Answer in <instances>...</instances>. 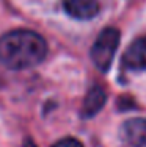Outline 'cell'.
I'll list each match as a JSON object with an SVG mask.
<instances>
[{
  "instance_id": "obj_1",
  "label": "cell",
  "mask_w": 146,
  "mask_h": 147,
  "mask_svg": "<svg viewBox=\"0 0 146 147\" xmlns=\"http://www.w3.org/2000/svg\"><path fill=\"white\" fill-rule=\"evenodd\" d=\"M47 55V44L32 30H13L0 38V63L13 71L39 64Z\"/></svg>"
},
{
  "instance_id": "obj_2",
  "label": "cell",
  "mask_w": 146,
  "mask_h": 147,
  "mask_svg": "<svg viewBox=\"0 0 146 147\" xmlns=\"http://www.w3.org/2000/svg\"><path fill=\"white\" fill-rule=\"evenodd\" d=\"M120 45V31L116 28H105L99 33L91 47V61L99 71L107 72Z\"/></svg>"
},
{
  "instance_id": "obj_3",
  "label": "cell",
  "mask_w": 146,
  "mask_h": 147,
  "mask_svg": "<svg viewBox=\"0 0 146 147\" xmlns=\"http://www.w3.org/2000/svg\"><path fill=\"white\" fill-rule=\"evenodd\" d=\"M63 8L74 19L88 20L97 16L99 2L97 0H63Z\"/></svg>"
},
{
  "instance_id": "obj_4",
  "label": "cell",
  "mask_w": 146,
  "mask_h": 147,
  "mask_svg": "<svg viewBox=\"0 0 146 147\" xmlns=\"http://www.w3.org/2000/svg\"><path fill=\"white\" fill-rule=\"evenodd\" d=\"M124 66L134 71H146V36L138 38L127 47L123 57Z\"/></svg>"
},
{
  "instance_id": "obj_5",
  "label": "cell",
  "mask_w": 146,
  "mask_h": 147,
  "mask_svg": "<svg viewBox=\"0 0 146 147\" xmlns=\"http://www.w3.org/2000/svg\"><path fill=\"white\" fill-rule=\"evenodd\" d=\"M123 136L130 146L146 147V117L127 121L123 127Z\"/></svg>"
},
{
  "instance_id": "obj_6",
  "label": "cell",
  "mask_w": 146,
  "mask_h": 147,
  "mask_svg": "<svg viewBox=\"0 0 146 147\" xmlns=\"http://www.w3.org/2000/svg\"><path fill=\"white\" fill-rule=\"evenodd\" d=\"M107 102V94L101 86H93L91 89L88 91L85 100H83V107H82V114L85 117H91L97 114L102 107Z\"/></svg>"
},
{
  "instance_id": "obj_7",
  "label": "cell",
  "mask_w": 146,
  "mask_h": 147,
  "mask_svg": "<svg viewBox=\"0 0 146 147\" xmlns=\"http://www.w3.org/2000/svg\"><path fill=\"white\" fill-rule=\"evenodd\" d=\"M52 147H83L80 141H77L75 138H63L60 141H57Z\"/></svg>"
},
{
  "instance_id": "obj_8",
  "label": "cell",
  "mask_w": 146,
  "mask_h": 147,
  "mask_svg": "<svg viewBox=\"0 0 146 147\" xmlns=\"http://www.w3.org/2000/svg\"><path fill=\"white\" fill-rule=\"evenodd\" d=\"M25 147H36V146L33 144L32 139H27V141H25Z\"/></svg>"
}]
</instances>
